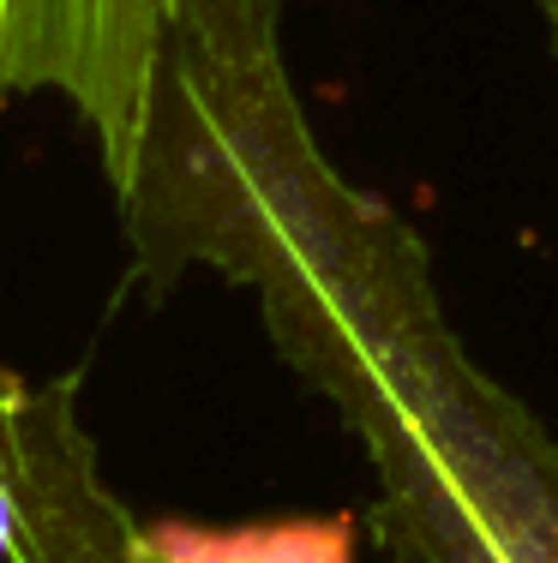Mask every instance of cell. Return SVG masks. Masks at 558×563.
Instances as JSON below:
<instances>
[{"mask_svg": "<svg viewBox=\"0 0 558 563\" xmlns=\"http://www.w3.org/2000/svg\"><path fill=\"white\" fill-rule=\"evenodd\" d=\"M259 294L354 432L396 563H558V432L462 347L420 234L318 151L276 0H186L132 186Z\"/></svg>", "mask_w": 558, "mask_h": 563, "instance_id": "6da1fadb", "label": "cell"}, {"mask_svg": "<svg viewBox=\"0 0 558 563\" xmlns=\"http://www.w3.org/2000/svg\"><path fill=\"white\" fill-rule=\"evenodd\" d=\"M186 0H0V109L66 97L114 192H132Z\"/></svg>", "mask_w": 558, "mask_h": 563, "instance_id": "7a4b0ae2", "label": "cell"}, {"mask_svg": "<svg viewBox=\"0 0 558 563\" xmlns=\"http://www.w3.org/2000/svg\"><path fill=\"white\" fill-rule=\"evenodd\" d=\"M540 19H547V36H552V55H558V0H535Z\"/></svg>", "mask_w": 558, "mask_h": 563, "instance_id": "277c9868", "label": "cell"}, {"mask_svg": "<svg viewBox=\"0 0 558 563\" xmlns=\"http://www.w3.org/2000/svg\"><path fill=\"white\" fill-rule=\"evenodd\" d=\"M139 563H349V521H283L247 533H198L163 521L139 540Z\"/></svg>", "mask_w": 558, "mask_h": 563, "instance_id": "3957f363", "label": "cell"}]
</instances>
